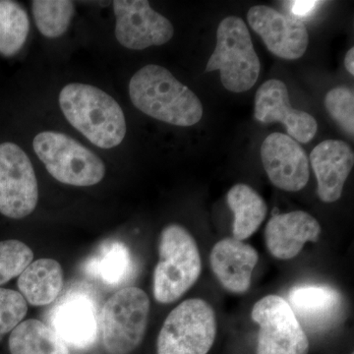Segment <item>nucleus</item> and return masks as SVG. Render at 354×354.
Returning <instances> with one entry per match:
<instances>
[{"instance_id": "nucleus-28", "label": "nucleus", "mask_w": 354, "mask_h": 354, "mask_svg": "<svg viewBox=\"0 0 354 354\" xmlns=\"http://www.w3.org/2000/svg\"><path fill=\"white\" fill-rule=\"evenodd\" d=\"M323 1H288L286 2V6L290 8L291 14L295 17L300 18L307 17V16L311 15L313 11L315 10L317 7L323 4Z\"/></svg>"}, {"instance_id": "nucleus-10", "label": "nucleus", "mask_w": 354, "mask_h": 354, "mask_svg": "<svg viewBox=\"0 0 354 354\" xmlns=\"http://www.w3.org/2000/svg\"><path fill=\"white\" fill-rule=\"evenodd\" d=\"M113 6L116 39L124 48L146 50L162 46L174 37L171 21L153 10L147 0H114Z\"/></svg>"}, {"instance_id": "nucleus-6", "label": "nucleus", "mask_w": 354, "mask_h": 354, "mask_svg": "<svg viewBox=\"0 0 354 354\" xmlns=\"http://www.w3.org/2000/svg\"><path fill=\"white\" fill-rule=\"evenodd\" d=\"M216 337L213 307L200 298H191L172 310L157 341L158 354H208Z\"/></svg>"}, {"instance_id": "nucleus-2", "label": "nucleus", "mask_w": 354, "mask_h": 354, "mask_svg": "<svg viewBox=\"0 0 354 354\" xmlns=\"http://www.w3.org/2000/svg\"><path fill=\"white\" fill-rule=\"evenodd\" d=\"M59 106L66 120L95 146L111 149L122 143L127 120L118 102L101 88L83 83L65 86Z\"/></svg>"}, {"instance_id": "nucleus-14", "label": "nucleus", "mask_w": 354, "mask_h": 354, "mask_svg": "<svg viewBox=\"0 0 354 354\" xmlns=\"http://www.w3.org/2000/svg\"><path fill=\"white\" fill-rule=\"evenodd\" d=\"M286 301L302 327L312 333L333 329L341 322L344 313L342 293L322 283L293 286Z\"/></svg>"}, {"instance_id": "nucleus-3", "label": "nucleus", "mask_w": 354, "mask_h": 354, "mask_svg": "<svg viewBox=\"0 0 354 354\" xmlns=\"http://www.w3.org/2000/svg\"><path fill=\"white\" fill-rule=\"evenodd\" d=\"M201 271V255L194 237L183 225H167L160 232L153 272L155 299L162 304L176 301L195 285Z\"/></svg>"}, {"instance_id": "nucleus-26", "label": "nucleus", "mask_w": 354, "mask_h": 354, "mask_svg": "<svg viewBox=\"0 0 354 354\" xmlns=\"http://www.w3.org/2000/svg\"><path fill=\"white\" fill-rule=\"evenodd\" d=\"M325 106L333 120L349 136L354 134V93L341 86L330 90L325 97Z\"/></svg>"}, {"instance_id": "nucleus-18", "label": "nucleus", "mask_w": 354, "mask_h": 354, "mask_svg": "<svg viewBox=\"0 0 354 354\" xmlns=\"http://www.w3.org/2000/svg\"><path fill=\"white\" fill-rule=\"evenodd\" d=\"M258 260L259 255L253 246L234 237L216 242L209 254V264L216 278L225 290L236 295L250 288Z\"/></svg>"}, {"instance_id": "nucleus-19", "label": "nucleus", "mask_w": 354, "mask_h": 354, "mask_svg": "<svg viewBox=\"0 0 354 354\" xmlns=\"http://www.w3.org/2000/svg\"><path fill=\"white\" fill-rule=\"evenodd\" d=\"M17 285L30 304H50L64 288V270L57 261L43 258L31 263L21 272Z\"/></svg>"}, {"instance_id": "nucleus-30", "label": "nucleus", "mask_w": 354, "mask_h": 354, "mask_svg": "<svg viewBox=\"0 0 354 354\" xmlns=\"http://www.w3.org/2000/svg\"><path fill=\"white\" fill-rule=\"evenodd\" d=\"M351 354H353V353H351Z\"/></svg>"}, {"instance_id": "nucleus-25", "label": "nucleus", "mask_w": 354, "mask_h": 354, "mask_svg": "<svg viewBox=\"0 0 354 354\" xmlns=\"http://www.w3.org/2000/svg\"><path fill=\"white\" fill-rule=\"evenodd\" d=\"M32 258V249L22 241H0V286L20 276Z\"/></svg>"}, {"instance_id": "nucleus-13", "label": "nucleus", "mask_w": 354, "mask_h": 354, "mask_svg": "<svg viewBox=\"0 0 354 354\" xmlns=\"http://www.w3.org/2000/svg\"><path fill=\"white\" fill-rule=\"evenodd\" d=\"M255 118L265 124L283 123L288 136L300 143H308L318 130V123L311 114L291 106L288 87L277 79L266 81L258 88Z\"/></svg>"}, {"instance_id": "nucleus-15", "label": "nucleus", "mask_w": 354, "mask_h": 354, "mask_svg": "<svg viewBox=\"0 0 354 354\" xmlns=\"http://www.w3.org/2000/svg\"><path fill=\"white\" fill-rule=\"evenodd\" d=\"M321 225L314 216L304 211L278 214L266 225L265 242L272 257L290 260L301 252L307 242H317Z\"/></svg>"}, {"instance_id": "nucleus-11", "label": "nucleus", "mask_w": 354, "mask_h": 354, "mask_svg": "<svg viewBox=\"0 0 354 354\" xmlns=\"http://www.w3.org/2000/svg\"><path fill=\"white\" fill-rule=\"evenodd\" d=\"M247 19L272 55L288 60L304 57L309 35L301 20L266 6L251 7Z\"/></svg>"}, {"instance_id": "nucleus-1", "label": "nucleus", "mask_w": 354, "mask_h": 354, "mask_svg": "<svg viewBox=\"0 0 354 354\" xmlns=\"http://www.w3.org/2000/svg\"><path fill=\"white\" fill-rule=\"evenodd\" d=\"M129 95L140 111L169 124L192 127L203 116L199 97L158 65H146L133 75Z\"/></svg>"}, {"instance_id": "nucleus-21", "label": "nucleus", "mask_w": 354, "mask_h": 354, "mask_svg": "<svg viewBox=\"0 0 354 354\" xmlns=\"http://www.w3.org/2000/svg\"><path fill=\"white\" fill-rule=\"evenodd\" d=\"M8 346L11 354H69L55 330L35 319L21 322L11 332Z\"/></svg>"}, {"instance_id": "nucleus-20", "label": "nucleus", "mask_w": 354, "mask_h": 354, "mask_svg": "<svg viewBox=\"0 0 354 354\" xmlns=\"http://www.w3.org/2000/svg\"><path fill=\"white\" fill-rule=\"evenodd\" d=\"M228 207L234 215L232 237L243 241L257 232L267 216V204L262 196L246 184H236L227 192Z\"/></svg>"}, {"instance_id": "nucleus-29", "label": "nucleus", "mask_w": 354, "mask_h": 354, "mask_svg": "<svg viewBox=\"0 0 354 354\" xmlns=\"http://www.w3.org/2000/svg\"><path fill=\"white\" fill-rule=\"evenodd\" d=\"M344 65L348 70L349 74L354 75V48H351V50L346 53V58H344Z\"/></svg>"}, {"instance_id": "nucleus-17", "label": "nucleus", "mask_w": 354, "mask_h": 354, "mask_svg": "<svg viewBox=\"0 0 354 354\" xmlns=\"http://www.w3.org/2000/svg\"><path fill=\"white\" fill-rule=\"evenodd\" d=\"M50 327L60 339L77 349L90 348L97 337V315L95 304L87 295L72 293L55 306Z\"/></svg>"}, {"instance_id": "nucleus-5", "label": "nucleus", "mask_w": 354, "mask_h": 354, "mask_svg": "<svg viewBox=\"0 0 354 354\" xmlns=\"http://www.w3.org/2000/svg\"><path fill=\"white\" fill-rule=\"evenodd\" d=\"M32 147L46 171L59 183L85 187L101 183L106 176V165L99 156L64 133H39Z\"/></svg>"}, {"instance_id": "nucleus-23", "label": "nucleus", "mask_w": 354, "mask_h": 354, "mask_svg": "<svg viewBox=\"0 0 354 354\" xmlns=\"http://www.w3.org/2000/svg\"><path fill=\"white\" fill-rule=\"evenodd\" d=\"M29 31L24 7L12 0H0V55H15L24 46Z\"/></svg>"}, {"instance_id": "nucleus-8", "label": "nucleus", "mask_w": 354, "mask_h": 354, "mask_svg": "<svg viewBox=\"0 0 354 354\" xmlns=\"http://www.w3.org/2000/svg\"><path fill=\"white\" fill-rule=\"evenodd\" d=\"M251 318L259 326L256 354H308V337L285 298H261Z\"/></svg>"}, {"instance_id": "nucleus-24", "label": "nucleus", "mask_w": 354, "mask_h": 354, "mask_svg": "<svg viewBox=\"0 0 354 354\" xmlns=\"http://www.w3.org/2000/svg\"><path fill=\"white\" fill-rule=\"evenodd\" d=\"M32 11L39 31L46 38L55 39L68 29L74 16V2L69 0H35Z\"/></svg>"}, {"instance_id": "nucleus-22", "label": "nucleus", "mask_w": 354, "mask_h": 354, "mask_svg": "<svg viewBox=\"0 0 354 354\" xmlns=\"http://www.w3.org/2000/svg\"><path fill=\"white\" fill-rule=\"evenodd\" d=\"M86 271L104 285H120L133 271L129 249L120 241L106 244L97 256L88 261Z\"/></svg>"}, {"instance_id": "nucleus-9", "label": "nucleus", "mask_w": 354, "mask_h": 354, "mask_svg": "<svg viewBox=\"0 0 354 354\" xmlns=\"http://www.w3.org/2000/svg\"><path fill=\"white\" fill-rule=\"evenodd\" d=\"M38 201V180L31 160L16 144H0V213L19 220L31 215Z\"/></svg>"}, {"instance_id": "nucleus-7", "label": "nucleus", "mask_w": 354, "mask_h": 354, "mask_svg": "<svg viewBox=\"0 0 354 354\" xmlns=\"http://www.w3.org/2000/svg\"><path fill=\"white\" fill-rule=\"evenodd\" d=\"M150 299L138 288L118 290L104 304L102 335L109 354H130L145 337Z\"/></svg>"}, {"instance_id": "nucleus-27", "label": "nucleus", "mask_w": 354, "mask_h": 354, "mask_svg": "<svg viewBox=\"0 0 354 354\" xmlns=\"http://www.w3.org/2000/svg\"><path fill=\"white\" fill-rule=\"evenodd\" d=\"M27 301L18 291L0 288V335L12 332L25 318Z\"/></svg>"}, {"instance_id": "nucleus-16", "label": "nucleus", "mask_w": 354, "mask_h": 354, "mask_svg": "<svg viewBox=\"0 0 354 354\" xmlns=\"http://www.w3.org/2000/svg\"><path fill=\"white\" fill-rule=\"evenodd\" d=\"M317 194L324 203L337 201L354 165L351 146L341 140H326L310 153Z\"/></svg>"}, {"instance_id": "nucleus-4", "label": "nucleus", "mask_w": 354, "mask_h": 354, "mask_svg": "<svg viewBox=\"0 0 354 354\" xmlns=\"http://www.w3.org/2000/svg\"><path fill=\"white\" fill-rule=\"evenodd\" d=\"M220 70L223 87L242 93L253 88L259 78L261 62L248 27L241 18H225L216 31V44L206 71Z\"/></svg>"}, {"instance_id": "nucleus-12", "label": "nucleus", "mask_w": 354, "mask_h": 354, "mask_svg": "<svg viewBox=\"0 0 354 354\" xmlns=\"http://www.w3.org/2000/svg\"><path fill=\"white\" fill-rule=\"evenodd\" d=\"M261 158L270 181L279 189L297 192L308 183V157L288 135L270 134L261 146Z\"/></svg>"}]
</instances>
